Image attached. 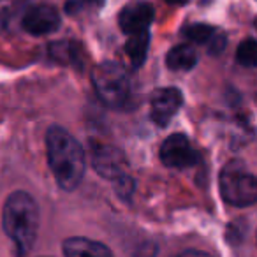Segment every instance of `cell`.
<instances>
[{
  "label": "cell",
  "instance_id": "obj_16",
  "mask_svg": "<svg viewBox=\"0 0 257 257\" xmlns=\"http://www.w3.org/2000/svg\"><path fill=\"white\" fill-rule=\"evenodd\" d=\"M116 194L121 197L123 201H131L134 194V180L128 175H121L116 180Z\"/></svg>",
  "mask_w": 257,
  "mask_h": 257
},
{
  "label": "cell",
  "instance_id": "obj_9",
  "mask_svg": "<svg viewBox=\"0 0 257 257\" xmlns=\"http://www.w3.org/2000/svg\"><path fill=\"white\" fill-rule=\"evenodd\" d=\"M152 20H154V8L147 2H134L120 13L118 22L125 34H136L147 30Z\"/></svg>",
  "mask_w": 257,
  "mask_h": 257
},
{
  "label": "cell",
  "instance_id": "obj_20",
  "mask_svg": "<svg viewBox=\"0 0 257 257\" xmlns=\"http://www.w3.org/2000/svg\"><path fill=\"white\" fill-rule=\"evenodd\" d=\"M90 4H93V6H97V8H100V6L104 4V0H88Z\"/></svg>",
  "mask_w": 257,
  "mask_h": 257
},
{
  "label": "cell",
  "instance_id": "obj_19",
  "mask_svg": "<svg viewBox=\"0 0 257 257\" xmlns=\"http://www.w3.org/2000/svg\"><path fill=\"white\" fill-rule=\"evenodd\" d=\"M65 9H67L69 15H74V13L79 9V4H78V2H76V0H71V2H67V6H65Z\"/></svg>",
  "mask_w": 257,
  "mask_h": 257
},
{
  "label": "cell",
  "instance_id": "obj_8",
  "mask_svg": "<svg viewBox=\"0 0 257 257\" xmlns=\"http://www.w3.org/2000/svg\"><path fill=\"white\" fill-rule=\"evenodd\" d=\"M22 25L32 36H44L55 32L60 27V16L51 6H36L25 13Z\"/></svg>",
  "mask_w": 257,
  "mask_h": 257
},
{
  "label": "cell",
  "instance_id": "obj_4",
  "mask_svg": "<svg viewBox=\"0 0 257 257\" xmlns=\"http://www.w3.org/2000/svg\"><path fill=\"white\" fill-rule=\"evenodd\" d=\"M92 79L97 95L106 106H123L128 97V79L120 65L113 62H104L93 71Z\"/></svg>",
  "mask_w": 257,
  "mask_h": 257
},
{
  "label": "cell",
  "instance_id": "obj_7",
  "mask_svg": "<svg viewBox=\"0 0 257 257\" xmlns=\"http://www.w3.org/2000/svg\"><path fill=\"white\" fill-rule=\"evenodd\" d=\"M183 102L182 92L178 88L155 90L150 99V114L157 125H168L173 114L180 109Z\"/></svg>",
  "mask_w": 257,
  "mask_h": 257
},
{
  "label": "cell",
  "instance_id": "obj_17",
  "mask_svg": "<svg viewBox=\"0 0 257 257\" xmlns=\"http://www.w3.org/2000/svg\"><path fill=\"white\" fill-rule=\"evenodd\" d=\"M208 43H210V53L218 55L225 46V37L222 36V34H213V37H211Z\"/></svg>",
  "mask_w": 257,
  "mask_h": 257
},
{
  "label": "cell",
  "instance_id": "obj_5",
  "mask_svg": "<svg viewBox=\"0 0 257 257\" xmlns=\"http://www.w3.org/2000/svg\"><path fill=\"white\" fill-rule=\"evenodd\" d=\"M161 161L168 168H189L199 161V154L183 134H173L162 143Z\"/></svg>",
  "mask_w": 257,
  "mask_h": 257
},
{
  "label": "cell",
  "instance_id": "obj_11",
  "mask_svg": "<svg viewBox=\"0 0 257 257\" xmlns=\"http://www.w3.org/2000/svg\"><path fill=\"white\" fill-rule=\"evenodd\" d=\"M148 44H150V34L148 30H141V32L131 34L127 44H125V53L131 58L134 67H140L147 58Z\"/></svg>",
  "mask_w": 257,
  "mask_h": 257
},
{
  "label": "cell",
  "instance_id": "obj_23",
  "mask_svg": "<svg viewBox=\"0 0 257 257\" xmlns=\"http://www.w3.org/2000/svg\"><path fill=\"white\" fill-rule=\"evenodd\" d=\"M255 29H257V20H255Z\"/></svg>",
  "mask_w": 257,
  "mask_h": 257
},
{
  "label": "cell",
  "instance_id": "obj_12",
  "mask_svg": "<svg viewBox=\"0 0 257 257\" xmlns=\"http://www.w3.org/2000/svg\"><path fill=\"white\" fill-rule=\"evenodd\" d=\"M196 51H194V48L187 46V44L173 48L168 53V57H166V64L173 71H189V69H192L196 65Z\"/></svg>",
  "mask_w": 257,
  "mask_h": 257
},
{
  "label": "cell",
  "instance_id": "obj_2",
  "mask_svg": "<svg viewBox=\"0 0 257 257\" xmlns=\"http://www.w3.org/2000/svg\"><path fill=\"white\" fill-rule=\"evenodd\" d=\"M2 225L15 243L16 257L29 255L39 227V210L34 197L22 190L13 192L4 204Z\"/></svg>",
  "mask_w": 257,
  "mask_h": 257
},
{
  "label": "cell",
  "instance_id": "obj_6",
  "mask_svg": "<svg viewBox=\"0 0 257 257\" xmlns=\"http://www.w3.org/2000/svg\"><path fill=\"white\" fill-rule=\"evenodd\" d=\"M92 166L100 176L109 180H116L118 176L125 175L127 161L121 150L111 145H93L92 147Z\"/></svg>",
  "mask_w": 257,
  "mask_h": 257
},
{
  "label": "cell",
  "instance_id": "obj_10",
  "mask_svg": "<svg viewBox=\"0 0 257 257\" xmlns=\"http://www.w3.org/2000/svg\"><path fill=\"white\" fill-rule=\"evenodd\" d=\"M65 257H113L106 245L88 238H69L64 241Z\"/></svg>",
  "mask_w": 257,
  "mask_h": 257
},
{
  "label": "cell",
  "instance_id": "obj_18",
  "mask_svg": "<svg viewBox=\"0 0 257 257\" xmlns=\"http://www.w3.org/2000/svg\"><path fill=\"white\" fill-rule=\"evenodd\" d=\"M178 257H211L206 252H201V250H187V252L180 253Z\"/></svg>",
  "mask_w": 257,
  "mask_h": 257
},
{
  "label": "cell",
  "instance_id": "obj_1",
  "mask_svg": "<svg viewBox=\"0 0 257 257\" xmlns=\"http://www.w3.org/2000/svg\"><path fill=\"white\" fill-rule=\"evenodd\" d=\"M48 162L57 183L64 190H74L85 175V152L62 127H51L46 134Z\"/></svg>",
  "mask_w": 257,
  "mask_h": 257
},
{
  "label": "cell",
  "instance_id": "obj_22",
  "mask_svg": "<svg viewBox=\"0 0 257 257\" xmlns=\"http://www.w3.org/2000/svg\"><path fill=\"white\" fill-rule=\"evenodd\" d=\"M210 2H211V0H201V4H203V6H208Z\"/></svg>",
  "mask_w": 257,
  "mask_h": 257
},
{
  "label": "cell",
  "instance_id": "obj_21",
  "mask_svg": "<svg viewBox=\"0 0 257 257\" xmlns=\"http://www.w3.org/2000/svg\"><path fill=\"white\" fill-rule=\"evenodd\" d=\"M169 4H175V6H180V4H185L187 0H168Z\"/></svg>",
  "mask_w": 257,
  "mask_h": 257
},
{
  "label": "cell",
  "instance_id": "obj_15",
  "mask_svg": "<svg viewBox=\"0 0 257 257\" xmlns=\"http://www.w3.org/2000/svg\"><path fill=\"white\" fill-rule=\"evenodd\" d=\"M215 30L210 25H204V23H194V25L187 27L185 29V36L187 39L194 41V43H208V41L213 37Z\"/></svg>",
  "mask_w": 257,
  "mask_h": 257
},
{
  "label": "cell",
  "instance_id": "obj_3",
  "mask_svg": "<svg viewBox=\"0 0 257 257\" xmlns=\"http://www.w3.org/2000/svg\"><path fill=\"white\" fill-rule=\"evenodd\" d=\"M220 192L232 206H250L257 201V178L239 161H231L220 173Z\"/></svg>",
  "mask_w": 257,
  "mask_h": 257
},
{
  "label": "cell",
  "instance_id": "obj_14",
  "mask_svg": "<svg viewBox=\"0 0 257 257\" xmlns=\"http://www.w3.org/2000/svg\"><path fill=\"white\" fill-rule=\"evenodd\" d=\"M236 58L245 67H257V41L246 39L238 46Z\"/></svg>",
  "mask_w": 257,
  "mask_h": 257
},
{
  "label": "cell",
  "instance_id": "obj_13",
  "mask_svg": "<svg viewBox=\"0 0 257 257\" xmlns=\"http://www.w3.org/2000/svg\"><path fill=\"white\" fill-rule=\"evenodd\" d=\"M50 55L53 60L60 64H79V48L78 44L69 43V41H60L53 43L50 46Z\"/></svg>",
  "mask_w": 257,
  "mask_h": 257
}]
</instances>
